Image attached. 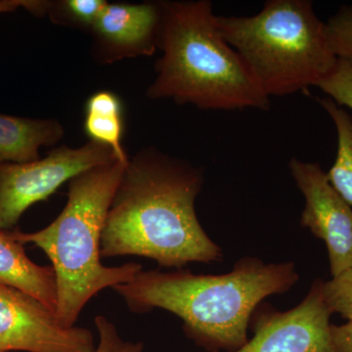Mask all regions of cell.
Wrapping results in <instances>:
<instances>
[{"instance_id":"d6986e66","label":"cell","mask_w":352,"mask_h":352,"mask_svg":"<svg viewBox=\"0 0 352 352\" xmlns=\"http://www.w3.org/2000/svg\"><path fill=\"white\" fill-rule=\"evenodd\" d=\"M107 2L103 0H68L65 2L68 12L83 24L94 25Z\"/></svg>"},{"instance_id":"ac0fdd59","label":"cell","mask_w":352,"mask_h":352,"mask_svg":"<svg viewBox=\"0 0 352 352\" xmlns=\"http://www.w3.org/2000/svg\"><path fill=\"white\" fill-rule=\"evenodd\" d=\"M94 324L98 333V342L94 352H143L144 344L120 337L115 324L104 315L95 317Z\"/></svg>"},{"instance_id":"30bf717a","label":"cell","mask_w":352,"mask_h":352,"mask_svg":"<svg viewBox=\"0 0 352 352\" xmlns=\"http://www.w3.org/2000/svg\"><path fill=\"white\" fill-rule=\"evenodd\" d=\"M161 23V4H107L94 27L117 47L151 54Z\"/></svg>"},{"instance_id":"3957f363","label":"cell","mask_w":352,"mask_h":352,"mask_svg":"<svg viewBox=\"0 0 352 352\" xmlns=\"http://www.w3.org/2000/svg\"><path fill=\"white\" fill-rule=\"evenodd\" d=\"M157 46L163 56L152 99H173L203 110L270 109V98L227 43L208 0L164 2Z\"/></svg>"},{"instance_id":"2e32d148","label":"cell","mask_w":352,"mask_h":352,"mask_svg":"<svg viewBox=\"0 0 352 352\" xmlns=\"http://www.w3.org/2000/svg\"><path fill=\"white\" fill-rule=\"evenodd\" d=\"M322 298L332 314L352 320V266L322 284Z\"/></svg>"},{"instance_id":"9a60e30c","label":"cell","mask_w":352,"mask_h":352,"mask_svg":"<svg viewBox=\"0 0 352 352\" xmlns=\"http://www.w3.org/2000/svg\"><path fill=\"white\" fill-rule=\"evenodd\" d=\"M316 87L337 105L352 110V56L338 57L332 71L317 83Z\"/></svg>"},{"instance_id":"8992f818","label":"cell","mask_w":352,"mask_h":352,"mask_svg":"<svg viewBox=\"0 0 352 352\" xmlns=\"http://www.w3.org/2000/svg\"><path fill=\"white\" fill-rule=\"evenodd\" d=\"M116 160L112 148L91 141L78 149L58 148L32 163H0V230L11 231L28 208L50 198L65 182Z\"/></svg>"},{"instance_id":"9c48e42d","label":"cell","mask_w":352,"mask_h":352,"mask_svg":"<svg viewBox=\"0 0 352 352\" xmlns=\"http://www.w3.org/2000/svg\"><path fill=\"white\" fill-rule=\"evenodd\" d=\"M289 171L305 197L300 224L324 241L332 277L352 266V208L329 182L319 164L293 159Z\"/></svg>"},{"instance_id":"7a4b0ae2","label":"cell","mask_w":352,"mask_h":352,"mask_svg":"<svg viewBox=\"0 0 352 352\" xmlns=\"http://www.w3.org/2000/svg\"><path fill=\"white\" fill-rule=\"evenodd\" d=\"M300 280L293 261L265 263L244 256L222 275L141 270L112 288L134 314L155 308L183 321L190 340L210 352H233L247 344L252 315L264 298L283 295Z\"/></svg>"},{"instance_id":"6da1fadb","label":"cell","mask_w":352,"mask_h":352,"mask_svg":"<svg viewBox=\"0 0 352 352\" xmlns=\"http://www.w3.org/2000/svg\"><path fill=\"white\" fill-rule=\"evenodd\" d=\"M203 184L201 168L162 153L129 161L102 231L101 258L142 256L175 270L221 263V248L196 214Z\"/></svg>"},{"instance_id":"8fae6325","label":"cell","mask_w":352,"mask_h":352,"mask_svg":"<svg viewBox=\"0 0 352 352\" xmlns=\"http://www.w3.org/2000/svg\"><path fill=\"white\" fill-rule=\"evenodd\" d=\"M0 284L34 296L56 314L58 289L54 268L32 261L24 245L6 230H0Z\"/></svg>"},{"instance_id":"4fadbf2b","label":"cell","mask_w":352,"mask_h":352,"mask_svg":"<svg viewBox=\"0 0 352 352\" xmlns=\"http://www.w3.org/2000/svg\"><path fill=\"white\" fill-rule=\"evenodd\" d=\"M85 131L92 141L112 148L120 160H129L120 143L122 105L118 97L111 92H98L88 100Z\"/></svg>"},{"instance_id":"5bb4252c","label":"cell","mask_w":352,"mask_h":352,"mask_svg":"<svg viewBox=\"0 0 352 352\" xmlns=\"http://www.w3.org/2000/svg\"><path fill=\"white\" fill-rule=\"evenodd\" d=\"M318 102L333 120L338 134L337 157L327 173L328 179L352 208V118L329 97Z\"/></svg>"},{"instance_id":"e0dca14e","label":"cell","mask_w":352,"mask_h":352,"mask_svg":"<svg viewBox=\"0 0 352 352\" xmlns=\"http://www.w3.org/2000/svg\"><path fill=\"white\" fill-rule=\"evenodd\" d=\"M329 43L337 57L352 56V6H342L326 23Z\"/></svg>"},{"instance_id":"277c9868","label":"cell","mask_w":352,"mask_h":352,"mask_svg":"<svg viewBox=\"0 0 352 352\" xmlns=\"http://www.w3.org/2000/svg\"><path fill=\"white\" fill-rule=\"evenodd\" d=\"M127 164L116 160L72 178L66 207L45 228L9 231L20 244H34L50 259L57 279L56 316L65 328L76 326L83 307L102 289L126 283L143 270L136 263L113 267L101 263L102 231Z\"/></svg>"},{"instance_id":"52a82bcc","label":"cell","mask_w":352,"mask_h":352,"mask_svg":"<svg viewBox=\"0 0 352 352\" xmlns=\"http://www.w3.org/2000/svg\"><path fill=\"white\" fill-rule=\"evenodd\" d=\"M322 284L315 279L305 300L287 311L259 305L250 322L254 337L233 352H337Z\"/></svg>"},{"instance_id":"ba28073f","label":"cell","mask_w":352,"mask_h":352,"mask_svg":"<svg viewBox=\"0 0 352 352\" xmlns=\"http://www.w3.org/2000/svg\"><path fill=\"white\" fill-rule=\"evenodd\" d=\"M88 329L65 328L34 296L0 284V352H94Z\"/></svg>"},{"instance_id":"5b68a950","label":"cell","mask_w":352,"mask_h":352,"mask_svg":"<svg viewBox=\"0 0 352 352\" xmlns=\"http://www.w3.org/2000/svg\"><path fill=\"white\" fill-rule=\"evenodd\" d=\"M217 25L270 98L316 87L337 62L309 0H270L252 17L217 16Z\"/></svg>"},{"instance_id":"ffe728a7","label":"cell","mask_w":352,"mask_h":352,"mask_svg":"<svg viewBox=\"0 0 352 352\" xmlns=\"http://www.w3.org/2000/svg\"><path fill=\"white\" fill-rule=\"evenodd\" d=\"M331 335L337 352H352V320L344 325L331 326Z\"/></svg>"},{"instance_id":"7c38bea8","label":"cell","mask_w":352,"mask_h":352,"mask_svg":"<svg viewBox=\"0 0 352 352\" xmlns=\"http://www.w3.org/2000/svg\"><path fill=\"white\" fill-rule=\"evenodd\" d=\"M62 135L63 129L55 120L25 119L0 113V163L38 161L39 148L54 145Z\"/></svg>"},{"instance_id":"44dd1931","label":"cell","mask_w":352,"mask_h":352,"mask_svg":"<svg viewBox=\"0 0 352 352\" xmlns=\"http://www.w3.org/2000/svg\"><path fill=\"white\" fill-rule=\"evenodd\" d=\"M24 7L32 13L43 12L45 2L32 1V0H0V14L13 12L18 8Z\"/></svg>"}]
</instances>
